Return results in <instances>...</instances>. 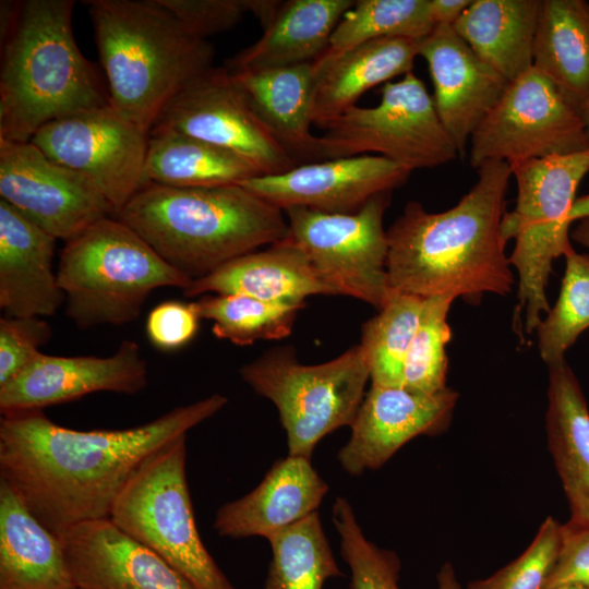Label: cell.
<instances>
[{"label": "cell", "instance_id": "obj_1", "mask_svg": "<svg viewBox=\"0 0 589 589\" xmlns=\"http://www.w3.org/2000/svg\"><path fill=\"white\" fill-rule=\"evenodd\" d=\"M227 402L226 396L213 394L119 430L69 429L43 410L1 416L0 480L57 534L109 518L118 495L148 457Z\"/></svg>", "mask_w": 589, "mask_h": 589}, {"label": "cell", "instance_id": "obj_2", "mask_svg": "<svg viewBox=\"0 0 589 589\" xmlns=\"http://www.w3.org/2000/svg\"><path fill=\"white\" fill-rule=\"evenodd\" d=\"M477 172V182L447 211L430 213L419 202L406 204L387 230L392 290L469 302L484 293L510 292L514 278L502 220L513 171L507 163L492 160Z\"/></svg>", "mask_w": 589, "mask_h": 589}, {"label": "cell", "instance_id": "obj_3", "mask_svg": "<svg viewBox=\"0 0 589 589\" xmlns=\"http://www.w3.org/2000/svg\"><path fill=\"white\" fill-rule=\"evenodd\" d=\"M73 0L1 2L0 140L31 142L45 124L109 105L80 51Z\"/></svg>", "mask_w": 589, "mask_h": 589}, {"label": "cell", "instance_id": "obj_4", "mask_svg": "<svg viewBox=\"0 0 589 589\" xmlns=\"http://www.w3.org/2000/svg\"><path fill=\"white\" fill-rule=\"evenodd\" d=\"M116 217L192 280L289 237L284 211L240 184L149 183Z\"/></svg>", "mask_w": 589, "mask_h": 589}, {"label": "cell", "instance_id": "obj_5", "mask_svg": "<svg viewBox=\"0 0 589 589\" xmlns=\"http://www.w3.org/2000/svg\"><path fill=\"white\" fill-rule=\"evenodd\" d=\"M109 105L149 132L169 101L213 65L214 48L159 0H88Z\"/></svg>", "mask_w": 589, "mask_h": 589}, {"label": "cell", "instance_id": "obj_6", "mask_svg": "<svg viewBox=\"0 0 589 589\" xmlns=\"http://www.w3.org/2000/svg\"><path fill=\"white\" fill-rule=\"evenodd\" d=\"M65 314L81 329L136 321L151 292L192 279L118 218H103L65 241L57 268Z\"/></svg>", "mask_w": 589, "mask_h": 589}, {"label": "cell", "instance_id": "obj_7", "mask_svg": "<svg viewBox=\"0 0 589 589\" xmlns=\"http://www.w3.org/2000/svg\"><path fill=\"white\" fill-rule=\"evenodd\" d=\"M517 201L502 220L506 242L515 240L508 257L518 274V299L527 333L537 329L550 305L546 286L553 262L574 250L568 214L576 191L589 171V148L516 163L510 166Z\"/></svg>", "mask_w": 589, "mask_h": 589}, {"label": "cell", "instance_id": "obj_8", "mask_svg": "<svg viewBox=\"0 0 589 589\" xmlns=\"http://www.w3.org/2000/svg\"><path fill=\"white\" fill-rule=\"evenodd\" d=\"M187 434L148 457L109 518L176 569L193 589H237L204 545L187 480Z\"/></svg>", "mask_w": 589, "mask_h": 589}, {"label": "cell", "instance_id": "obj_9", "mask_svg": "<svg viewBox=\"0 0 589 589\" xmlns=\"http://www.w3.org/2000/svg\"><path fill=\"white\" fill-rule=\"evenodd\" d=\"M242 380L276 407L288 455L312 458L318 442L351 426L370 380L360 345L320 364H302L292 347L273 349L240 370Z\"/></svg>", "mask_w": 589, "mask_h": 589}, {"label": "cell", "instance_id": "obj_10", "mask_svg": "<svg viewBox=\"0 0 589 589\" xmlns=\"http://www.w3.org/2000/svg\"><path fill=\"white\" fill-rule=\"evenodd\" d=\"M381 92L376 106H353L318 125L323 160L378 153L412 172L459 155L433 97L412 71Z\"/></svg>", "mask_w": 589, "mask_h": 589}, {"label": "cell", "instance_id": "obj_11", "mask_svg": "<svg viewBox=\"0 0 589 589\" xmlns=\"http://www.w3.org/2000/svg\"><path fill=\"white\" fill-rule=\"evenodd\" d=\"M392 192L372 197L351 214L305 207L284 211L289 237L304 251L337 296H349L380 310L392 289L386 269L387 231L383 218Z\"/></svg>", "mask_w": 589, "mask_h": 589}, {"label": "cell", "instance_id": "obj_12", "mask_svg": "<svg viewBox=\"0 0 589 589\" xmlns=\"http://www.w3.org/2000/svg\"><path fill=\"white\" fill-rule=\"evenodd\" d=\"M469 164L508 165L589 148L580 113L533 65L510 81L473 131Z\"/></svg>", "mask_w": 589, "mask_h": 589}, {"label": "cell", "instance_id": "obj_13", "mask_svg": "<svg viewBox=\"0 0 589 589\" xmlns=\"http://www.w3.org/2000/svg\"><path fill=\"white\" fill-rule=\"evenodd\" d=\"M149 132L110 106L51 121L31 140L56 163L85 176L116 216L151 182L145 172Z\"/></svg>", "mask_w": 589, "mask_h": 589}, {"label": "cell", "instance_id": "obj_14", "mask_svg": "<svg viewBox=\"0 0 589 589\" xmlns=\"http://www.w3.org/2000/svg\"><path fill=\"white\" fill-rule=\"evenodd\" d=\"M154 128L227 149L247 160L260 176L298 166L260 120L226 67H212L190 81L165 107Z\"/></svg>", "mask_w": 589, "mask_h": 589}, {"label": "cell", "instance_id": "obj_15", "mask_svg": "<svg viewBox=\"0 0 589 589\" xmlns=\"http://www.w3.org/2000/svg\"><path fill=\"white\" fill-rule=\"evenodd\" d=\"M0 200L64 241L116 216L85 176L50 159L31 142L0 140Z\"/></svg>", "mask_w": 589, "mask_h": 589}, {"label": "cell", "instance_id": "obj_16", "mask_svg": "<svg viewBox=\"0 0 589 589\" xmlns=\"http://www.w3.org/2000/svg\"><path fill=\"white\" fill-rule=\"evenodd\" d=\"M147 381V363L133 340H123L109 357L38 352L21 373L0 386V412L43 410L98 392L134 395Z\"/></svg>", "mask_w": 589, "mask_h": 589}, {"label": "cell", "instance_id": "obj_17", "mask_svg": "<svg viewBox=\"0 0 589 589\" xmlns=\"http://www.w3.org/2000/svg\"><path fill=\"white\" fill-rule=\"evenodd\" d=\"M458 393L449 387L434 394L406 387L372 385L351 424L337 460L350 476L383 467L404 445L443 433L449 425Z\"/></svg>", "mask_w": 589, "mask_h": 589}, {"label": "cell", "instance_id": "obj_18", "mask_svg": "<svg viewBox=\"0 0 589 589\" xmlns=\"http://www.w3.org/2000/svg\"><path fill=\"white\" fill-rule=\"evenodd\" d=\"M410 173L386 157L368 154L302 164L239 184L283 211L305 207L351 214L372 197L402 185Z\"/></svg>", "mask_w": 589, "mask_h": 589}, {"label": "cell", "instance_id": "obj_19", "mask_svg": "<svg viewBox=\"0 0 589 589\" xmlns=\"http://www.w3.org/2000/svg\"><path fill=\"white\" fill-rule=\"evenodd\" d=\"M418 51L428 63L437 115L464 156L473 131L509 81L484 62L453 25H436L418 41Z\"/></svg>", "mask_w": 589, "mask_h": 589}, {"label": "cell", "instance_id": "obj_20", "mask_svg": "<svg viewBox=\"0 0 589 589\" xmlns=\"http://www.w3.org/2000/svg\"><path fill=\"white\" fill-rule=\"evenodd\" d=\"M58 536L77 589H193L110 518L85 521Z\"/></svg>", "mask_w": 589, "mask_h": 589}, {"label": "cell", "instance_id": "obj_21", "mask_svg": "<svg viewBox=\"0 0 589 589\" xmlns=\"http://www.w3.org/2000/svg\"><path fill=\"white\" fill-rule=\"evenodd\" d=\"M329 491L311 459L288 455L276 460L245 495L223 504L213 527L230 539H268L316 513Z\"/></svg>", "mask_w": 589, "mask_h": 589}, {"label": "cell", "instance_id": "obj_22", "mask_svg": "<svg viewBox=\"0 0 589 589\" xmlns=\"http://www.w3.org/2000/svg\"><path fill=\"white\" fill-rule=\"evenodd\" d=\"M57 239L0 200V308L46 317L64 302L52 261Z\"/></svg>", "mask_w": 589, "mask_h": 589}, {"label": "cell", "instance_id": "obj_23", "mask_svg": "<svg viewBox=\"0 0 589 589\" xmlns=\"http://www.w3.org/2000/svg\"><path fill=\"white\" fill-rule=\"evenodd\" d=\"M183 293L187 297L244 294L301 308L310 296H337L290 237L243 254L192 280Z\"/></svg>", "mask_w": 589, "mask_h": 589}, {"label": "cell", "instance_id": "obj_24", "mask_svg": "<svg viewBox=\"0 0 589 589\" xmlns=\"http://www.w3.org/2000/svg\"><path fill=\"white\" fill-rule=\"evenodd\" d=\"M230 74L272 136L298 165L323 160L321 137L311 132L314 61Z\"/></svg>", "mask_w": 589, "mask_h": 589}, {"label": "cell", "instance_id": "obj_25", "mask_svg": "<svg viewBox=\"0 0 589 589\" xmlns=\"http://www.w3.org/2000/svg\"><path fill=\"white\" fill-rule=\"evenodd\" d=\"M418 41L380 38L314 61L313 123L317 127L356 106L368 89L412 71Z\"/></svg>", "mask_w": 589, "mask_h": 589}, {"label": "cell", "instance_id": "obj_26", "mask_svg": "<svg viewBox=\"0 0 589 589\" xmlns=\"http://www.w3.org/2000/svg\"><path fill=\"white\" fill-rule=\"evenodd\" d=\"M353 0L280 1L262 36L226 63L229 72L291 67L318 59Z\"/></svg>", "mask_w": 589, "mask_h": 589}, {"label": "cell", "instance_id": "obj_27", "mask_svg": "<svg viewBox=\"0 0 589 589\" xmlns=\"http://www.w3.org/2000/svg\"><path fill=\"white\" fill-rule=\"evenodd\" d=\"M548 366V447L569 506V520L589 524V408L567 362Z\"/></svg>", "mask_w": 589, "mask_h": 589}, {"label": "cell", "instance_id": "obj_28", "mask_svg": "<svg viewBox=\"0 0 589 589\" xmlns=\"http://www.w3.org/2000/svg\"><path fill=\"white\" fill-rule=\"evenodd\" d=\"M0 589H77L59 536L2 480Z\"/></svg>", "mask_w": 589, "mask_h": 589}, {"label": "cell", "instance_id": "obj_29", "mask_svg": "<svg viewBox=\"0 0 589 589\" xmlns=\"http://www.w3.org/2000/svg\"><path fill=\"white\" fill-rule=\"evenodd\" d=\"M533 67L580 113L589 103V2L541 0Z\"/></svg>", "mask_w": 589, "mask_h": 589}, {"label": "cell", "instance_id": "obj_30", "mask_svg": "<svg viewBox=\"0 0 589 589\" xmlns=\"http://www.w3.org/2000/svg\"><path fill=\"white\" fill-rule=\"evenodd\" d=\"M541 0H473L453 27L509 82L533 65Z\"/></svg>", "mask_w": 589, "mask_h": 589}, {"label": "cell", "instance_id": "obj_31", "mask_svg": "<svg viewBox=\"0 0 589 589\" xmlns=\"http://www.w3.org/2000/svg\"><path fill=\"white\" fill-rule=\"evenodd\" d=\"M145 172L151 183L176 188L239 184L260 176L240 156L180 132L149 131Z\"/></svg>", "mask_w": 589, "mask_h": 589}, {"label": "cell", "instance_id": "obj_32", "mask_svg": "<svg viewBox=\"0 0 589 589\" xmlns=\"http://www.w3.org/2000/svg\"><path fill=\"white\" fill-rule=\"evenodd\" d=\"M272 557L264 589H323L344 577L318 512L267 539Z\"/></svg>", "mask_w": 589, "mask_h": 589}, {"label": "cell", "instance_id": "obj_33", "mask_svg": "<svg viewBox=\"0 0 589 589\" xmlns=\"http://www.w3.org/2000/svg\"><path fill=\"white\" fill-rule=\"evenodd\" d=\"M424 298L392 290L378 313L362 326L359 344L369 362L372 385L404 387L407 352Z\"/></svg>", "mask_w": 589, "mask_h": 589}, {"label": "cell", "instance_id": "obj_34", "mask_svg": "<svg viewBox=\"0 0 589 589\" xmlns=\"http://www.w3.org/2000/svg\"><path fill=\"white\" fill-rule=\"evenodd\" d=\"M434 27L430 0H358L338 23L326 51L340 52L380 38L419 41Z\"/></svg>", "mask_w": 589, "mask_h": 589}, {"label": "cell", "instance_id": "obj_35", "mask_svg": "<svg viewBox=\"0 0 589 589\" xmlns=\"http://www.w3.org/2000/svg\"><path fill=\"white\" fill-rule=\"evenodd\" d=\"M195 302L201 317L213 322V334L238 346L288 336L302 309L244 294L208 293Z\"/></svg>", "mask_w": 589, "mask_h": 589}, {"label": "cell", "instance_id": "obj_36", "mask_svg": "<svg viewBox=\"0 0 589 589\" xmlns=\"http://www.w3.org/2000/svg\"><path fill=\"white\" fill-rule=\"evenodd\" d=\"M558 298L536 332L540 357L548 364L565 360L564 354L589 328V254L570 251Z\"/></svg>", "mask_w": 589, "mask_h": 589}, {"label": "cell", "instance_id": "obj_37", "mask_svg": "<svg viewBox=\"0 0 589 589\" xmlns=\"http://www.w3.org/2000/svg\"><path fill=\"white\" fill-rule=\"evenodd\" d=\"M454 297L424 298L417 330L404 366V387L434 394L446 388V346L452 338L447 315Z\"/></svg>", "mask_w": 589, "mask_h": 589}, {"label": "cell", "instance_id": "obj_38", "mask_svg": "<svg viewBox=\"0 0 589 589\" xmlns=\"http://www.w3.org/2000/svg\"><path fill=\"white\" fill-rule=\"evenodd\" d=\"M332 521L340 540V555L350 570V589H400L398 554L369 540L350 502L337 496Z\"/></svg>", "mask_w": 589, "mask_h": 589}, {"label": "cell", "instance_id": "obj_39", "mask_svg": "<svg viewBox=\"0 0 589 589\" xmlns=\"http://www.w3.org/2000/svg\"><path fill=\"white\" fill-rule=\"evenodd\" d=\"M562 524L548 516L527 549L489 577L469 582L466 589H545L561 542Z\"/></svg>", "mask_w": 589, "mask_h": 589}, {"label": "cell", "instance_id": "obj_40", "mask_svg": "<svg viewBox=\"0 0 589 589\" xmlns=\"http://www.w3.org/2000/svg\"><path fill=\"white\" fill-rule=\"evenodd\" d=\"M52 336L43 317L0 318V386L21 373Z\"/></svg>", "mask_w": 589, "mask_h": 589}, {"label": "cell", "instance_id": "obj_41", "mask_svg": "<svg viewBox=\"0 0 589 589\" xmlns=\"http://www.w3.org/2000/svg\"><path fill=\"white\" fill-rule=\"evenodd\" d=\"M194 36L205 39L239 24L252 0H159Z\"/></svg>", "mask_w": 589, "mask_h": 589}, {"label": "cell", "instance_id": "obj_42", "mask_svg": "<svg viewBox=\"0 0 589 589\" xmlns=\"http://www.w3.org/2000/svg\"><path fill=\"white\" fill-rule=\"evenodd\" d=\"M202 320L196 302L168 300L153 308L145 330L151 344L160 350H176L196 335Z\"/></svg>", "mask_w": 589, "mask_h": 589}, {"label": "cell", "instance_id": "obj_43", "mask_svg": "<svg viewBox=\"0 0 589 589\" xmlns=\"http://www.w3.org/2000/svg\"><path fill=\"white\" fill-rule=\"evenodd\" d=\"M566 586L589 589V524H562L560 549L545 589Z\"/></svg>", "mask_w": 589, "mask_h": 589}, {"label": "cell", "instance_id": "obj_44", "mask_svg": "<svg viewBox=\"0 0 589 589\" xmlns=\"http://www.w3.org/2000/svg\"><path fill=\"white\" fill-rule=\"evenodd\" d=\"M473 0H430L431 14L436 25H454Z\"/></svg>", "mask_w": 589, "mask_h": 589}, {"label": "cell", "instance_id": "obj_45", "mask_svg": "<svg viewBox=\"0 0 589 589\" xmlns=\"http://www.w3.org/2000/svg\"><path fill=\"white\" fill-rule=\"evenodd\" d=\"M437 589H461L454 565L445 562L436 575Z\"/></svg>", "mask_w": 589, "mask_h": 589}, {"label": "cell", "instance_id": "obj_46", "mask_svg": "<svg viewBox=\"0 0 589 589\" xmlns=\"http://www.w3.org/2000/svg\"><path fill=\"white\" fill-rule=\"evenodd\" d=\"M589 219V194L576 197L568 214L570 224Z\"/></svg>", "mask_w": 589, "mask_h": 589}, {"label": "cell", "instance_id": "obj_47", "mask_svg": "<svg viewBox=\"0 0 589 589\" xmlns=\"http://www.w3.org/2000/svg\"><path fill=\"white\" fill-rule=\"evenodd\" d=\"M570 238L578 244L589 249V219L579 221L570 231Z\"/></svg>", "mask_w": 589, "mask_h": 589}, {"label": "cell", "instance_id": "obj_48", "mask_svg": "<svg viewBox=\"0 0 589 589\" xmlns=\"http://www.w3.org/2000/svg\"><path fill=\"white\" fill-rule=\"evenodd\" d=\"M581 119L585 123L586 131L589 137V103L580 111Z\"/></svg>", "mask_w": 589, "mask_h": 589}, {"label": "cell", "instance_id": "obj_49", "mask_svg": "<svg viewBox=\"0 0 589 589\" xmlns=\"http://www.w3.org/2000/svg\"><path fill=\"white\" fill-rule=\"evenodd\" d=\"M554 589H584V588L566 586V587L554 588Z\"/></svg>", "mask_w": 589, "mask_h": 589}]
</instances>
